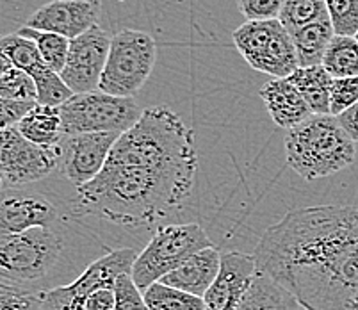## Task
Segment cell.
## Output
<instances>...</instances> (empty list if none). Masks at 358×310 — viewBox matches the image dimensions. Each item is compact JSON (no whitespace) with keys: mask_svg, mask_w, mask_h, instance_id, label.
Listing matches in <instances>:
<instances>
[{"mask_svg":"<svg viewBox=\"0 0 358 310\" xmlns=\"http://www.w3.org/2000/svg\"><path fill=\"white\" fill-rule=\"evenodd\" d=\"M196 171L193 130L168 107H146L99 177L77 189L75 209L122 227L152 225L189 197Z\"/></svg>","mask_w":358,"mask_h":310,"instance_id":"cell-1","label":"cell"},{"mask_svg":"<svg viewBox=\"0 0 358 310\" xmlns=\"http://www.w3.org/2000/svg\"><path fill=\"white\" fill-rule=\"evenodd\" d=\"M257 267L307 310L358 309V207L294 209L264 232Z\"/></svg>","mask_w":358,"mask_h":310,"instance_id":"cell-2","label":"cell"},{"mask_svg":"<svg viewBox=\"0 0 358 310\" xmlns=\"http://www.w3.org/2000/svg\"><path fill=\"white\" fill-rule=\"evenodd\" d=\"M285 161L307 182L330 177L355 162L357 146L331 114H312L285 130Z\"/></svg>","mask_w":358,"mask_h":310,"instance_id":"cell-3","label":"cell"},{"mask_svg":"<svg viewBox=\"0 0 358 310\" xmlns=\"http://www.w3.org/2000/svg\"><path fill=\"white\" fill-rule=\"evenodd\" d=\"M66 250L61 227H38L0 239V280L22 289L45 293Z\"/></svg>","mask_w":358,"mask_h":310,"instance_id":"cell-4","label":"cell"},{"mask_svg":"<svg viewBox=\"0 0 358 310\" xmlns=\"http://www.w3.org/2000/svg\"><path fill=\"white\" fill-rule=\"evenodd\" d=\"M157 61V43L148 32L123 29L110 40L109 57L99 91L134 99L141 91Z\"/></svg>","mask_w":358,"mask_h":310,"instance_id":"cell-5","label":"cell"},{"mask_svg":"<svg viewBox=\"0 0 358 310\" xmlns=\"http://www.w3.org/2000/svg\"><path fill=\"white\" fill-rule=\"evenodd\" d=\"M210 246H214L213 241L200 225H166L155 232L152 241L138 255L132 267V279L145 293L152 283L161 282L191 255Z\"/></svg>","mask_w":358,"mask_h":310,"instance_id":"cell-6","label":"cell"},{"mask_svg":"<svg viewBox=\"0 0 358 310\" xmlns=\"http://www.w3.org/2000/svg\"><path fill=\"white\" fill-rule=\"evenodd\" d=\"M61 109L64 136L96 132L123 134L141 118L143 109L134 99L115 97L103 91L73 94Z\"/></svg>","mask_w":358,"mask_h":310,"instance_id":"cell-7","label":"cell"},{"mask_svg":"<svg viewBox=\"0 0 358 310\" xmlns=\"http://www.w3.org/2000/svg\"><path fill=\"white\" fill-rule=\"evenodd\" d=\"M232 40L253 70L273 79H287L299 68L291 34L280 20L244 22L232 32Z\"/></svg>","mask_w":358,"mask_h":310,"instance_id":"cell-8","label":"cell"},{"mask_svg":"<svg viewBox=\"0 0 358 310\" xmlns=\"http://www.w3.org/2000/svg\"><path fill=\"white\" fill-rule=\"evenodd\" d=\"M59 168V146L34 145L18 127L0 130V169L6 185L40 184Z\"/></svg>","mask_w":358,"mask_h":310,"instance_id":"cell-9","label":"cell"},{"mask_svg":"<svg viewBox=\"0 0 358 310\" xmlns=\"http://www.w3.org/2000/svg\"><path fill=\"white\" fill-rule=\"evenodd\" d=\"M59 225V207L36 184L0 189V239L18 236L31 228Z\"/></svg>","mask_w":358,"mask_h":310,"instance_id":"cell-10","label":"cell"},{"mask_svg":"<svg viewBox=\"0 0 358 310\" xmlns=\"http://www.w3.org/2000/svg\"><path fill=\"white\" fill-rule=\"evenodd\" d=\"M110 38L107 31L95 25L83 36L70 40L66 66L61 71V79L73 94H83L96 91L100 79L106 70L109 57Z\"/></svg>","mask_w":358,"mask_h":310,"instance_id":"cell-11","label":"cell"},{"mask_svg":"<svg viewBox=\"0 0 358 310\" xmlns=\"http://www.w3.org/2000/svg\"><path fill=\"white\" fill-rule=\"evenodd\" d=\"M120 136L122 134L116 132L64 136L59 145V171L63 177L75 189L95 181Z\"/></svg>","mask_w":358,"mask_h":310,"instance_id":"cell-12","label":"cell"},{"mask_svg":"<svg viewBox=\"0 0 358 310\" xmlns=\"http://www.w3.org/2000/svg\"><path fill=\"white\" fill-rule=\"evenodd\" d=\"M259 275L255 255L241 251L223 253L220 273L203 296L205 310H239Z\"/></svg>","mask_w":358,"mask_h":310,"instance_id":"cell-13","label":"cell"},{"mask_svg":"<svg viewBox=\"0 0 358 310\" xmlns=\"http://www.w3.org/2000/svg\"><path fill=\"white\" fill-rule=\"evenodd\" d=\"M100 0H50L27 18V27L61 34L75 40L95 27L100 16Z\"/></svg>","mask_w":358,"mask_h":310,"instance_id":"cell-14","label":"cell"},{"mask_svg":"<svg viewBox=\"0 0 358 310\" xmlns=\"http://www.w3.org/2000/svg\"><path fill=\"white\" fill-rule=\"evenodd\" d=\"M269 116L280 129L291 130L310 118L312 109L289 79H271L259 91Z\"/></svg>","mask_w":358,"mask_h":310,"instance_id":"cell-15","label":"cell"},{"mask_svg":"<svg viewBox=\"0 0 358 310\" xmlns=\"http://www.w3.org/2000/svg\"><path fill=\"white\" fill-rule=\"evenodd\" d=\"M221 267V253L216 246L205 248L191 255L180 267L171 271L161 280L164 286L175 287L189 295L203 298L216 280Z\"/></svg>","mask_w":358,"mask_h":310,"instance_id":"cell-16","label":"cell"},{"mask_svg":"<svg viewBox=\"0 0 358 310\" xmlns=\"http://www.w3.org/2000/svg\"><path fill=\"white\" fill-rule=\"evenodd\" d=\"M18 130H20L24 138H27L34 145L57 148L64 139L61 109L54 106L36 104L29 111L27 116L18 123Z\"/></svg>","mask_w":358,"mask_h":310,"instance_id":"cell-17","label":"cell"},{"mask_svg":"<svg viewBox=\"0 0 358 310\" xmlns=\"http://www.w3.org/2000/svg\"><path fill=\"white\" fill-rule=\"evenodd\" d=\"M335 31L330 22V16L317 20L310 25L291 32V40L294 43L296 55H298L299 68L317 66L323 63L324 52L334 40Z\"/></svg>","mask_w":358,"mask_h":310,"instance_id":"cell-18","label":"cell"},{"mask_svg":"<svg viewBox=\"0 0 358 310\" xmlns=\"http://www.w3.org/2000/svg\"><path fill=\"white\" fill-rule=\"evenodd\" d=\"M287 79L301 93L312 113L330 114V93L334 77L324 70L323 64L298 68Z\"/></svg>","mask_w":358,"mask_h":310,"instance_id":"cell-19","label":"cell"},{"mask_svg":"<svg viewBox=\"0 0 358 310\" xmlns=\"http://www.w3.org/2000/svg\"><path fill=\"white\" fill-rule=\"evenodd\" d=\"M239 310H307L287 289L266 275H259Z\"/></svg>","mask_w":358,"mask_h":310,"instance_id":"cell-20","label":"cell"},{"mask_svg":"<svg viewBox=\"0 0 358 310\" xmlns=\"http://www.w3.org/2000/svg\"><path fill=\"white\" fill-rule=\"evenodd\" d=\"M0 54H4L13 66L31 75L34 83L50 70L43 63V59H41L40 50H38L34 41L27 40V38L20 36L18 32L2 36V40H0Z\"/></svg>","mask_w":358,"mask_h":310,"instance_id":"cell-21","label":"cell"},{"mask_svg":"<svg viewBox=\"0 0 358 310\" xmlns=\"http://www.w3.org/2000/svg\"><path fill=\"white\" fill-rule=\"evenodd\" d=\"M323 68L334 79L358 77V41L355 36H338L328 45L323 57Z\"/></svg>","mask_w":358,"mask_h":310,"instance_id":"cell-22","label":"cell"},{"mask_svg":"<svg viewBox=\"0 0 358 310\" xmlns=\"http://www.w3.org/2000/svg\"><path fill=\"white\" fill-rule=\"evenodd\" d=\"M18 34L27 38V40H32L40 50L41 59L47 64L50 70H54L55 73H59L66 66L68 59V52H70V40L64 38L61 34H55V32H47V31H36V29L24 27L18 31Z\"/></svg>","mask_w":358,"mask_h":310,"instance_id":"cell-23","label":"cell"},{"mask_svg":"<svg viewBox=\"0 0 358 310\" xmlns=\"http://www.w3.org/2000/svg\"><path fill=\"white\" fill-rule=\"evenodd\" d=\"M143 295L148 310H205L203 298L162 282L152 283Z\"/></svg>","mask_w":358,"mask_h":310,"instance_id":"cell-24","label":"cell"},{"mask_svg":"<svg viewBox=\"0 0 358 310\" xmlns=\"http://www.w3.org/2000/svg\"><path fill=\"white\" fill-rule=\"evenodd\" d=\"M327 16L328 9L324 0H285L278 20L291 34L292 31H298V29L314 24L317 20H323Z\"/></svg>","mask_w":358,"mask_h":310,"instance_id":"cell-25","label":"cell"},{"mask_svg":"<svg viewBox=\"0 0 358 310\" xmlns=\"http://www.w3.org/2000/svg\"><path fill=\"white\" fill-rule=\"evenodd\" d=\"M0 97L18 102H38V90L31 75L13 66L0 79Z\"/></svg>","mask_w":358,"mask_h":310,"instance_id":"cell-26","label":"cell"},{"mask_svg":"<svg viewBox=\"0 0 358 310\" xmlns=\"http://www.w3.org/2000/svg\"><path fill=\"white\" fill-rule=\"evenodd\" d=\"M335 34L355 36L358 32V0H324Z\"/></svg>","mask_w":358,"mask_h":310,"instance_id":"cell-27","label":"cell"},{"mask_svg":"<svg viewBox=\"0 0 358 310\" xmlns=\"http://www.w3.org/2000/svg\"><path fill=\"white\" fill-rule=\"evenodd\" d=\"M115 310H148L143 290L136 286L132 273H122L115 282Z\"/></svg>","mask_w":358,"mask_h":310,"instance_id":"cell-28","label":"cell"},{"mask_svg":"<svg viewBox=\"0 0 358 310\" xmlns=\"http://www.w3.org/2000/svg\"><path fill=\"white\" fill-rule=\"evenodd\" d=\"M358 102V77L334 79L330 93V114L338 116Z\"/></svg>","mask_w":358,"mask_h":310,"instance_id":"cell-29","label":"cell"},{"mask_svg":"<svg viewBox=\"0 0 358 310\" xmlns=\"http://www.w3.org/2000/svg\"><path fill=\"white\" fill-rule=\"evenodd\" d=\"M285 0H237V9L246 22L278 20Z\"/></svg>","mask_w":358,"mask_h":310,"instance_id":"cell-30","label":"cell"},{"mask_svg":"<svg viewBox=\"0 0 358 310\" xmlns=\"http://www.w3.org/2000/svg\"><path fill=\"white\" fill-rule=\"evenodd\" d=\"M38 102H18L0 97V130L18 127V123L27 116L29 111Z\"/></svg>","mask_w":358,"mask_h":310,"instance_id":"cell-31","label":"cell"},{"mask_svg":"<svg viewBox=\"0 0 358 310\" xmlns=\"http://www.w3.org/2000/svg\"><path fill=\"white\" fill-rule=\"evenodd\" d=\"M335 118L338 120L341 127L346 130L348 136H350L355 143H358V102L355 104L353 107H350L348 111H344L343 114L335 116Z\"/></svg>","mask_w":358,"mask_h":310,"instance_id":"cell-32","label":"cell"},{"mask_svg":"<svg viewBox=\"0 0 358 310\" xmlns=\"http://www.w3.org/2000/svg\"><path fill=\"white\" fill-rule=\"evenodd\" d=\"M11 68H13V64L9 63L8 57H6L4 54H0V79H2V77H4V75L8 73Z\"/></svg>","mask_w":358,"mask_h":310,"instance_id":"cell-33","label":"cell"},{"mask_svg":"<svg viewBox=\"0 0 358 310\" xmlns=\"http://www.w3.org/2000/svg\"><path fill=\"white\" fill-rule=\"evenodd\" d=\"M4 188H8V185H6L4 175H2V169H0V189H4Z\"/></svg>","mask_w":358,"mask_h":310,"instance_id":"cell-34","label":"cell"},{"mask_svg":"<svg viewBox=\"0 0 358 310\" xmlns=\"http://www.w3.org/2000/svg\"><path fill=\"white\" fill-rule=\"evenodd\" d=\"M355 38H357V41H358V32H357V34H355Z\"/></svg>","mask_w":358,"mask_h":310,"instance_id":"cell-35","label":"cell"},{"mask_svg":"<svg viewBox=\"0 0 358 310\" xmlns=\"http://www.w3.org/2000/svg\"><path fill=\"white\" fill-rule=\"evenodd\" d=\"M0 40H2V36H0Z\"/></svg>","mask_w":358,"mask_h":310,"instance_id":"cell-36","label":"cell"},{"mask_svg":"<svg viewBox=\"0 0 358 310\" xmlns=\"http://www.w3.org/2000/svg\"><path fill=\"white\" fill-rule=\"evenodd\" d=\"M357 310H358V309H357Z\"/></svg>","mask_w":358,"mask_h":310,"instance_id":"cell-37","label":"cell"}]
</instances>
